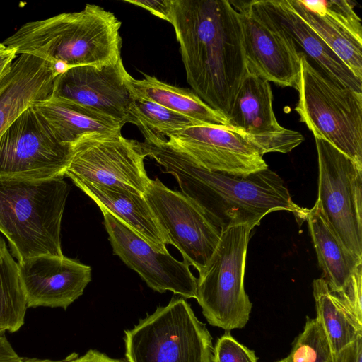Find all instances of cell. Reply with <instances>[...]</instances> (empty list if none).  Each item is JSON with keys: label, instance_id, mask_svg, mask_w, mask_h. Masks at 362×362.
Wrapping results in <instances>:
<instances>
[{"label": "cell", "instance_id": "6da1fadb", "mask_svg": "<svg viewBox=\"0 0 362 362\" xmlns=\"http://www.w3.org/2000/svg\"><path fill=\"white\" fill-rule=\"evenodd\" d=\"M187 81L227 117L248 74L239 13L228 0H171Z\"/></svg>", "mask_w": 362, "mask_h": 362}, {"label": "cell", "instance_id": "7a4b0ae2", "mask_svg": "<svg viewBox=\"0 0 362 362\" xmlns=\"http://www.w3.org/2000/svg\"><path fill=\"white\" fill-rule=\"evenodd\" d=\"M139 145L221 230L243 223L258 226L276 211L293 213L300 223L305 221L308 209L293 202L283 179L269 168L245 175L215 172L199 166L165 138L151 137Z\"/></svg>", "mask_w": 362, "mask_h": 362}, {"label": "cell", "instance_id": "3957f363", "mask_svg": "<svg viewBox=\"0 0 362 362\" xmlns=\"http://www.w3.org/2000/svg\"><path fill=\"white\" fill-rule=\"evenodd\" d=\"M121 25L112 12L86 4L80 11L28 22L2 43L18 55L30 54L51 62L61 74L121 59Z\"/></svg>", "mask_w": 362, "mask_h": 362}, {"label": "cell", "instance_id": "277c9868", "mask_svg": "<svg viewBox=\"0 0 362 362\" xmlns=\"http://www.w3.org/2000/svg\"><path fill=\"white\" fill-rule=\"evenodd\" d=\"M69 192L63 177H0V232L18 262L42 255H64L61 223Z\"/></svg>", "mask_w": 362, "mask_h": 362}, {"label": "cell", "instance_id": "5b68a950", "mask_svg": "<svg viewBox=\"0 0 362 362\" xmlns=\"http://www.w3.org/2000/svg\"><path fill=\"white\" fill-rule=\"evenodd\" d=\"M296 89L300 122L362 168V93L315 68L301 52Z\"/></svg>", "mask_w": 362, "mask_h": 362}, {"label": "cell", "instance_id": "8992f818", "mask_svg": "<svg viewBox=\"0 0 362 362\" xmlns=\"http://www.w3.org/2000/svg\"><path fill=\"white\" fill-rule=\"evenodd\" d=\"M255 226L243 223L221 230L217 247L197 279V300L208 322L226 331L243 328L252 303L245 290L247 245Z\"/></svg>", "mask_w": 362, "mask_h": 362}, {"label": "cell", "instance_id": "52a82bcc", "mask_svg": "<svg viewBox=\"0 0 362 362\" xmlns=\"http://www.w3.org/2000/svg\"><path fill=\"white\" fill-rule=\"evenodd\" d=\"M128 362H212V337L184 298H173L125 330Z\"/></svg>", "mask_w": 362, "mask_h": 362}, {"label": "cell", "instance_id": "ba28073f", "mask_svg": "<svg viewBox=\"0 0 362 362\" xmlns=\"http://www.w3.org/2000/svg\"><path fill=\"white\" fill-rule=\"evenodd\" d=\"M71 156V146L56 136L33 105L0 137V177L64 178Z\"/></svg>", "mask_w": 362, "mask_h": 362}, {"label": "cell", "instance_id": "9c48e42d", "mask_svg": "<svg viewBox=\"0 0 362 362\" xmlns=\"http://www.w3.org/2000/svg\"><path fill=\"white\" fill-rule=\"evenodd\" d=\"M318 201L346 248L362 257V168L328 141L315 137Z\"/></svg>", "mask_w": 362, "mask_h": 362}, {"label": "cell", "instance_id": "30bf717a", "mask_svg": "<svg viewBox=\"0 0 362 362\" xmlns=\"http://www.w3.org/2000/svg\"><path fill=\"white\" fill-rule=\"evenodd\" d=\"M146 157L139 141L121 134L86 136L71 145L65 177L144 194L151 180Z\"/></svg>", "mask_w": 362, "mask_h": 362}, {"label": "cell", "instance_id": "8fae6325", "mask_svg": "<svg viewBox=\"0 0 362 362\" xmlns=\"http://www.w3.org/2000/svg\"><path fill=\"white\" fill-rule=\"evenodd\" d=\"M239 13L248 72L282 87L296 88L300 52L262 0L230 1Z\"/></svg>", "mask_w": 362, "mask_h": 362}, {"label": "cell", "instance_id": "7c38bea8", "mask_svg": "<svg viewBox=\"0 0 362 362\" xmlns=\"http://www.w3.org/2000/svg\"><path fill=\"white\" fill-rule=\"evenodd\" d=\"M144 196L169 245L198 272L204 269L217 247L221 230L192 199L158 178L151 180Z\"/></svg>", "mask_w": 362, "mask_h": 362}, {"label": "cell", "instance_id": "4fadbf2b", "mask_svg": "<svg viewBox=\"0 0 362 362\" xmlns=\"http://www.w3.org/2000/svg\"><path fill=\"white\" fill-rule=\"evenodd\" d=\"M129 76L122 58L100 66L71 67L56 76L50 98L88 108L124 126L132 123Z\"/></svg>", "mask_w": 362, "mask_h": 362}, {"label": "cell", "instance_id": "5bb4252c", "mask_svg": "<svg viewBox=\"0 0 362 362\" xmlns=\"http://www.w3.org/2000/svg\"><path fill=\"white\" fill-rule=\"evenodd\" d=\"M113 253L135 271L155 291H170L185 298H197V278L189 265L169 252L153 247L127 225L107 211H102Z\"/></svg>", "mask_w": 362, "mask_h": 362}, {"label": "cell", "instance_id": "9a60e30c", "mask_svg": "<svg viewBox=\"0 0 362 362\" xmlns=\"http://www.w3.org/2000/svg\"><path fill=\"white\" fill-rule=\"evenodd\" d=\"M228 127L247 140L261 155L291 151L303 135L281 126L273 110L269 82L248 72L228 117Z\"/></svg>", "mask_w": 362, "mask_h": 362}, {"label": "cell", "instance_id": "2e32d148", "mask_svg": "<svg viewBox=\"0 0 362 362\" xmlns=\"http://www.w3.org/2000/svg\"><path fill=\"white\" fill-rule=\"evenodd\" d=\"M165 139L209 170L245 175L268 168L257 149L227 127L194 125L170 134Z\"/></svg>", "mask_w": 362, "mask_h": 362}, {"label": "cell", "instance_id": "e0dca14e", "mask_svg": "<svg viewBox=\"0 0 362 362\" xmlns=\"http://www.w3.org/2000/svg\"><path fill=\"white\" fill-rule=\"evenodd\" d=\"M17 263L28 308L66 309L91 280L90 266L64 255H42Z\"/></svg>", "mask_w": 362, "mask_h": 362}, {"label": "cell", "instance_id": "ac0fdd59", "mask_svg": "<svg viewBox=\"0 0 362 362\" xmlns=\"http://www.w3.org/2000/svg\"><path fill=\"white\" fill-rule=\"evenodd\" d=\"M293 11L362 81V25L351 1L288 0Z\"/></svg>", "mask_w": 362, "mask_h": 362}, {"label": "cell", "instance_id": "d6986e66", "mask_svg": "<svg viewBox=\"0 0 362 362\" xmlns=\"http://www.w3.org/2000/svg\"><path fill=\"white\" fill-rule=\"evenodd\" d=\"M59 72L51 62L21 54L0 80V137L28 108L49 99Z\"/></svg>", "mask_w": 362, "mask_h": 362}, {"label": "cell", "instance_id": "ffe728a7", "mask_svg": "<svg viewBox=\"0 0 362 362\" xmlns=\"http://www.w3.org/2000/svg\"><path fill=\"white\" fill-rule=\"evenodd\" d=\"M73 182L96 203L101 211H107L117 217L156 250L168 252L166 246L169 241L144 194L83 181Z\"/></svg>", "mask_w": 362, "mask_h": 362}, {"label": "cell", "instance_id": "44dd1931", "mask_svg": "<svg viewBox=\"0 0 362 362\" xmlns=\"http://www.w3.org/2000/svg\"><path fill=\"white\" fill-rule=\"evenodd\" d=\"M263 5L292 37L333 80L362 93L358 79L328 45L293 11L288 0H262Z\"/></svg>", "mask_w": 362, "mask_h": 362}, {"label": "cell", "instance_id": "7402d4cb", "mask_svg": "<svg viewBox=\"0 0 362 362\" xmlns=\"http://www.w3.org/2000/svg\"><path fill=\"white\" fill-rule=\"evenodd\" d=\"M305 221L322 270V278L332 292L339 293L347 286L357 267L362 264V257L346 248L324 215L317 200L312 209L307 210Z\"/></svg>", "mask_w": 362, "mask_h": 362}, {"label": "cell", "instance_id": "603a6c76", "mask_svg": "<svg viewBox=\"0 0 362 362\" xmlns=\"http://www.w3.org/2000/svg\"><path fill=\"white\" fill-rule=\"evenodd\" d=\"M33 107L56 136L71 146L86 136L121 134L123 127L119 122L92 110L52 98Z\"/></svg>", "mask_w": 362, "mask_h": 362}, {"label": "cell", "instance_id": "cb8c5ba5", "mask_svg": "<svg viewBox=\"0 0 362 362\" xmlns=\"http://www.w3.org/2000/svg\"><path fill=\"white\" fill-rule=\"evenodd\" d=\"M127 85L134 96L156 103L202 124L228 127V119L224 114L211 107L189 89L170 85L146 74L141 79L129 75Z\"/></svg>", "mask_w": 362, "mask_h": 362}, {"label": "cell", "instance_id": "d4e9b609", "mask_svg": "<svg viewBox=\"0 0 362 362\" xmlns=\"http://www.w3.org/2000/svg\"><path fill=\"white\" fill-rule=\"evenodd\" d=\"M313 294L316 318L325 332L332 354L338 353L362 334V325L330 291L322 278L313 281Z\"/></svg>", "mask_w": 362, "mask_h": 362}, {"label": "cell", "instance_id": "484cf974", "mask_svg": "<svg viewBox=\"0 0 362 362\" xmlns=\"http://www.w3.org/2000/svg\"><path fill=\"white\" fill-rule=\"evenodd\" d=\"M27 308L18 263L7 247L0 248V333L18 331Z\"/></svg>", "mask_w": 362, "mask_h": 362}, {"label": "cell", "instance_id": "4316f807", "mask_svg": "<svg viewBox=\"0 0 362 362\" xmlns=\"http://www.w3.org/2000/svg\"><path fill=\"white\" fill-rule=\"evenodd\" d=\"M132 124L140 129L144 138H165L187 127L202 124L156 103L133 95Z\"/></svg>", "mask_w": 362, "mask_h": 362}, {"label": "cell", "instance_id": "83f0119b", "mask_svg": "<svg viewBox=\"0 0 362 362\" xmlns=\"http://www.w3.org/2000/svg\"><path fill=\"white\" fill-rule=\"evenodd\" d=\"M291 362H332V352L317 319L307 317L288 355Z\"/></svg>", "mask_w": 362, "mask_h": 362}, {"label": "cell", "instance_id": "f1b7e54d", "mask_svg": "<svg viewBox=\"0 0 362 362\" xmlns=\"http://www.w3.org/2000/svg\"><path fill=\"white\" fill-rule=\"evenodd\" d=\"M212 362H257V358L254 351L239 343L230 331H226L213 348Z\"/></svg>", "mask_w": 362, "mask_h": 362}, {"label": "cell", "instance_id": "f546056e", "mask_svg": "<svg viewBox=\"0 0 362 362\" xmlns=\"http://www.w3.org/2000/svg\"><path fill=\"white\" fill-rule=\"evenodd\" d=\"M335 294L357 322L362 325V264L355 269L346 288Z\"/></svg>", "mask_w": 362, "mask_h": 362}, {"label": "cell", "instance_id": "4dcf8cb0", "mask_svg": "<svg viewBox=\"0 0 362 362\" xmlns=\"http://www.w3.org/2000/svg\"><path fill=\"white\" fill-rule=\"evenodd\" d=\"M22 362H123L121 360L112 358L106 354L96 350L90 349L83 356L73 353L66 358L59 361L40 359L36 358H24Z\"/></svg>", "mask_w": 362, "mask_h": 362}, {"label": "cell", "instance_id": "1f68e13d", "mask_svg": "<svg viewBox=\"0 0 362 362\" xmlns=\"http://www.w3.org/2000/svg\"><path fill=\"white\" fill-rule=\"evenodd\" d=\"M124 1L141 7L169 23L170 21L171 0H125Z\"/></svg>", "mask_w": 362, "mask_h": 362}, {"label": "cell", "instance_id": "d6a6232c", "mask_svg": "<svg viewBox=\"0 0 362 362\" xmlns=\"http://www.w3.org/2000/svg\"><path fill=\"white\" fill-rule=\"evenodd\" d=\"M332 362H362V334L338 353L332 354Z\"/></svg>", "mask_w": 362, "mask_h": 362}, {"label": "cell", "instance_id": "836d02e7", "mask_svg": "<svg viewBox=\"0 0 362 362\" xmlns=\"http://www.w3.org/2000/svg\"><path fill=\"white\" fill-rule=\"evenodd\" d=\"M17 57L15 49L0 43V80L10 71Z\"/></svg>", "mask_w": 362, "mask_h": 362}, {"label": "cell", "instance_id": "e575fe53", "mask_svg": "<svg viewBox=\"0 0 362 362\" xmlns=\"http://www.w3.org/2000/svg\"><path fill=\"white\" fill-rule=\"evenodd\" d=\"M4 333H0V362H21V357L13 349Z\"/></svg>", "mask_w": 362, "mask_h": 362}, {"label": "cell", "instance_id": "d590c367", "mask_svg": "<svg viewBox=\"0 0 362 362\" xmlns=\"http://www.w3.org/2000/svg\"><path fill=\"white\" fill-rule=\"evenodd\" d=\"M7 247L6 246V243L4 242V240L0 237V248L1 249H3V248H6Z\"/></svg>", "mask_w": 362, "mask_h": 362}, {"label": "cell", "instance_id": "8d00e7d4", "mask_svg": "<svg viewBox=\"0 0 362 362\" xmlns=\"http://www.w3.org/2000/svg\"><path fill=\"white\" fill-rule=\"evenodd\" d=\"M276 362H291V359H290V357L288 356L287 357L282 358Z\"/></svg>", "mask_w": 362, "mask_h": 362}]
</instances>
